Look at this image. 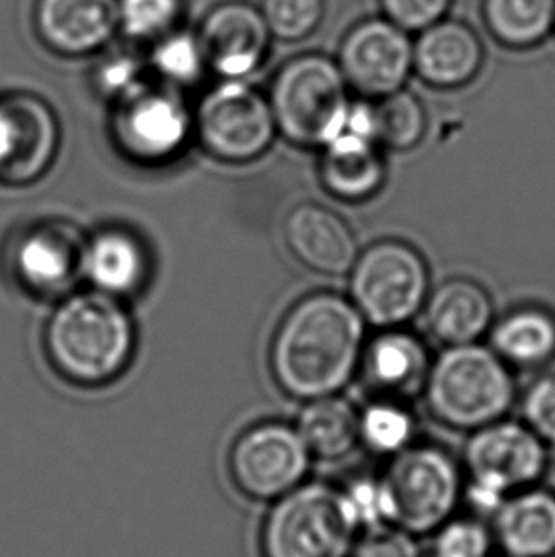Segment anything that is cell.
<instances>
[{
	"mask_svg": "<svg viewBox=\"0 0 555 557\" xmlns=\"http://www.w3.org/2000/svg\"><path fill=\"white\" fill-rule=\"evenodd\" d=\"M483 45L472 27L445 17L420 30L414 45V71L434 88L472 83L483 65Z\"/></svg>",
	"mask_w": 555,
	"mask_h": 557,
	"instance_id": "ac0fdd59",
	"label": "cell"
},
{
	"mask_svg": "<svg viewBox=\"0 0 555 557\" xmlns=\"http://www.w3.org/2000/svg\"><path fill=\"white\" fill-rule=\"evenodd\" d=\"M491 535L480 521L453 520L437 529L434 557H488Z\"/></svg>",
	"mask_w": 555,
	"mask_h": 557,
	"instance_id": "d6a6232c",
	"label": "cell"
},
{
	"mask_svg": "<svg viewBox=\"0 0 555 557\" xmlns=\"http://www.w3.org/2000/svg\"><path fill=\"white\" fill-rule=\"evenodd\" d=\"M45 352L67 383L98 388L128 370L136 352V325L124 302L101 292L69 294L45 327Z\"/></svg>",
	"mask_w": 555,
	"mask_h": 557,
	"instance_id": "7a4b0ae2",
	"label": "cell"
},
{
	"mask_svg": "<svg viewBox=\"0 0 555 557\" xmlns=\"http://www.w3.org/2000/svg\"><path fill=\"white\" fill-rule=\"evenodd\" d=\"M496 539L511 557L555 556V495L521 491L496 510Z\"/></svg>",
	"mask_w": 555,
	"mask_h": 557,
	"instance_id": "44dd1931",
	"label": "cell"
},
{
	"mask_svg": "<svg viewBox=\"0 0 555 557\" xmlns=\"http://www.w3.org/2000/svg\"><path fill=\"white\" fill-rule=\"evenodd\" d=\"M453 0H381L384 17L407 33H420L447 17Z\"/></svg>",
	"mask_w": 555,
	"mask_h": 557,
	"instance_id": "836d02e7",
	"label": "cell"
},
{
	"mask_svg": "<svg viewBox=\"0 0 555 557\" xmlns=\"http://www.w3.org/2000/svg\"><path fill=\"white\" fill-rule=\"evenodd\" d=\"M84 246L86 238L65 221L33 223L10 244L8 269L30 297H67L83 276Z\"/></svg>",
	"mask_w": 555,
	"mask_h": 557,
	"instance_id": "4fadbf2b",
	"label": "cell"
},
{
	"mask_svg": "<svg viewBox=\"0 0 555 557\" xmlns=\"http://www.w3.org/2000/svg\"><path fill=\"white\" fill-rule=\"evenodd\" d=\"M147 65L160 83L175 90L202 83L210 71L198 33L183 29L152 42Z\"/></svg>",
	"mask_w": 555,
	"mask_h": 557,
	"instance_id": "4316f807",
	"label": "cell"
},
{
	"mask_svg": "<svg viewBox=\"0 0 555 557\" xmlns=\"http://www.w3.org/2000/svg\"><path fill=\"white\" fill-rule=\"evenodd\" d=\"M297 430L312 457L343 459L360 440V414L338 396L310 399L300 411Z\"/></svg>",
	"mask_w": 555,
	"mask_h": 557,
	"instance_id": "cb8c5ba5",
	"label": "cell"
},
{
	"mask_svg": "<svg viewBox=\"0 0 555 557\" xmlns=\"http://www.w3.org/2000/svg\"><path fill=\"white\" fill-rule=\"evenodd\" d=\"M58 114L29 91L0 94V183L23 187L38 182L60 152Z\"/></svg>",
	"mask_w": 555,
	"mask_h": 557,
	"instance_id": "7c38bea8",
	"label": "cell"
},
{
	"mask_svg": "<svg viewBox=\"0 0 555 557\" xmlns=\"http://www.w3.org/2000/svg\"><path fill=\"white\" fill-rule=\"evenodd\" d=\"M465 460L473 503L483 510H498L508 495L541 478L546 449L529 426L501 419L473 430Z\"/></svg>",
	"mask_w": 555,
	"mask_h": 557,
	"instance_id": "9c48e42d",
	"label": "cell"
},
{
	"mask_svg": "<svg viewBox=\"0 0 555 557\" xmlns=\"http://www.w3.org/2000/svg\"><path fill=\"white\" fill-rule=\"evenodd\" d=\"M183 0H119V29L136 42H157L180 29Z\"/></svg>",
	"mask_w": 555,
	"mask_h": 557,
	"instance_id": "f1b7e54d",
	"label": "cell"
},
{
	"mask_svg": "<svg viewBox=\"0 0 555 557\" xmlns=\"http://www.w3.org/2000/svg\"><path fill=\"white\" fill-rule=\"evenodd\" d=\"M285 246L310 271L343 276L358 261L353 228L338 213L320 203H300L284 223Z\"/></svg>",
	"mask_w": 555,
	"mask_h": 557,
	"instance_id": "e0dca14e",
	"label": "cell"
},
{
	"mask_svg": "<svg viewBox=\"0 0 555 557\" xmlns=\"http://www.w3.org/2000/svg\"><path fill=\"white\" fill-rule=\"evenodd\" d=\"M411 437L414 419L404 407L377 401L360 414V440L373 451L396 455L409 447Z\"/></svg>",
	"mask_w": 555,
	"mask_h": 557,
	"instance_id": "f546056e",
	"label": "cell"
},
{
	"mask_svg": "<svg viewBox=\"0 0 555 557\" xmlns=\"http://www.w3.org/2000/svg\"><path fill=\"white\" fill-rule=\"evenodd\" d=\"M312 453L299 430L261 422L236 437L229 470L238 490L256 500H278L303 485Z\"/></svg>",
	"mask_w": 555,
	"mask_h": 557,
	"instance_id": "8fae6325",
	"label": "cell"
},
{
	"mask_svg": "<svg viewBox=\"0 0 555 557\" xmlns=\"http://www.w3.org/2000/svg\"><path fill=\"white\" fill-rule=\"evenodd\" d=\"M379 485L386 523L414 536L447 523L460 497L457 465L447 453L430 445L396 453Z\"/></svg>",
	"mask_w": 555,
	"mask_h": 557,
	"instance_id": "8992f818",
	"label": "cell"
},
{
	"mask_svg": "<svg viewBox=\"0 0 555 557\" xmlns=\"http://www.w3.org/2000/svg\"><path fill=\"white\" fill-rule=\"evenodd\" d=\"M360 525L345 491L299 485L278 498L264 521V557H350Z\"/></svg>",
	"mask_w": 555,
	"mask_h": 557,
	"instance_id": "5b68a950",
	"label": "cell"
},
{
	"mask_svg": "<svg viewBox=\"0 0 555 557\" xmlns=\"http://www.w3.org/2000/svg\"><path fill=\"white\" fill-rule=\"evenodd\" d=\"M350 557H420L414 535L399 529H373Z\"/></svg>",
	"mask_w": 555,
	"mask_h": 557,
	"instance_id": "d590c367",
	"label": "cell"
},
{
	"mask_svg": "<svg viewBox=\"0 0 555 557\" xmlns=\"http://www.w3.org/2000/svg\"><path fill=\"white\" fill-rule=\"evenodd\" d=\"M377 144L394 151H409L422 141L427 132V113L419 98L402 88L386 98L377 99Z\"/></svg>",
	"mask_w": 555,
	"mask_h": 557,
	"instance_id": "83f0119b",
	"label": "cell"
},
{
	"mask_svg": "<svg viewBox=\"0 0 555 557\" xmlns=\"http://www.w3.org/2000/svg\"><path fill=\"white\" fill-rule=\"evenodd\" d=\"M527 426L542 442L555 444V376H546L527 392L523 401Z\"/></svg>",
	"mask_w": 555,
	"mask_h": 557,
	"instance_id": "e575fe53",
	"label": "cell"
},
{
	"mask_svg": "<svg viewBox=\"0 0 555 557\" xmlns=\"http://www.w3.org/2000/svg\"><path fill=\"white\" fill-rule=\"evenodd\" d=\"M111 132L126 159L141 166H162L187 147L195 134V113L181 90L149 83L114 103Z\"/></svg>",
	"mask_w": 555,
	"mask_h": 557,
	"instance_id": "30bf717a",
	"label": "cell"
},
{
	"mask_svg": "<svg viewBox=\"0 0 555 557\" xmlns=\"http://www.w3.org/2000/svg\"><path fill=\"white\" fill-rule=\"evenodd\" d=\"M348 503L353 506L354 516L361 528L379 529L386 523V513H384L383 493L379 482L354 483L350 490L345 491Z\"/></svg>",
	"mask_w": 555,
	"mask_h": 557,
	"instance_id": "8d00e7d4",
	"label": "cell"
},
{
	"mask_svg": "<svg viewBox=\"0 0 555 557\" xmlns=\"http://www.w3.org/2000/svg\"><path fill=\"white\" fill-rule=\"evenodd\" d=\"M493 348L504 362L539 366L555 352V320L539 309H523L504 318L493 332Z\"/></svg>",
	"mask_w": 555,
	"mask_h": 557,
	"instance_id": "484cf974",
	"label": "cell"
},
{
	"mask_svg": "<svg viewBox=\"0 0 555 557\" xmlns=\"http://www.w3.org/2000/svg\"><path fill=\"white\" fill-rule=\"evenodd\" d=\"M38 40L63 58L101 52L119 30V0H37Z\"/></svg>",
	"mask_w": 555,
	"mask_h": 557,
	"instance_id": "2e32d148",
	"label": "cell"
},
{
	"mask_svg": "<svg viewBox=\"0 0 555 557\" xmlns=\"http://www.w3.org/2000/svg\"><path fill=\"white\" fill-rule=\"evenodd\" d=\"M149 251L141 238L121 226H109L90 236L84 246L83 276L91 289L126 299L149 282Z\"/></svg>",
	"mask_w": 555,
	"mask_h": 557,
	"instance_id": "d6986e66",
	"label": "cell"
},
{
	"mask_svg": "<svg viewBox=\"0 0 555 557\" xmlns=\"http://www.w3.org/2000/svg\"><path fill=\"white\" fill-rule=\"evenodd\" d=\"M261 12L272 37L299 42L320 27L325 0H263Z\"/></svg>",
	"mask_w": 555,
	"mask_h": 557,
	"instance_id": "4dcf8cb0",
	"label": "cell"
},
{
	"mask_svg": "<svg viewBox=\"0 0 555 557\" xmlns=\"http://www.w3.org/2000/svg\"><path fill=\"white\" fill-rule=\"evenodd\" d=\"M320 177L331 195L346 202H361L381 190L386 168L375 141L343 132L323 147Z\"/></svg>",
	"mask_w": 555,
	"mask_h": 557,
	"instance_id": "7402d4cb",
	"label": "cell"
},
{
	"mask_svg": "<svg viewBox=\"0 0 555 557\" xmlns=\"http://www.w3.org/2000/svg\"><path fill=\"white\" fill-rule=\"evenodd\" d=\"M271 101L246 81H219L195 111V136L203 151L226 164H248L276 137Z\"/></svg>",
	"mask_w": 555,
	"mask_h": 557,
	"instance_id": "ba28073f",
	"label": "cell"
},
{
	"mask_svg": "<svg viewBox=\"0 0 555 557\" xmlns=\"http://www.w3.org/2000/svg\"><path fill=\"white\" fill-rule=\"evenodd\" d=\"M196 33L208 67L221 81H248L263 65L274 38L261 8L244 0L211 8Z\"/></svg>",
	"mask_w": 555,
	"mask_h": 557,
	"instance_id": "9a60e30c",
	"label": "cell"
},
{
	"mask_svg": "<svg viewBox=\"0 0 555 557\" xmlns=\"http://www.w3.org/2000/svg\"><path fill=\"white\" fill-rule=\"evenodd\" d=\"M348 83L335 60L303 53L284 63L272 78L276 128L293 145L325 147L343 134L350 109Z\"/></svg>",
	"mask_w": 555,
	"mask_h": 557,
	"instance_id": "3957f363",
	"label": "cell"
},
{
	"mask_svg": "<svg viewBox=\"0 0 555 557\" xmlns=\"http://www.w3.org/2000/svg\"><path fill=\"white\" fill-rule=\"evenodd\" d=\"M363 370L377 388L411 396L427 384V348L411 333L391 327L363 348Z\"/></svg>",
	"mask_w": 555,
	"mask_h": 557,
	"instance_id": "603a6c76",
	"label": "cell"
},
{
	"mask_svg": "<svg viewBox=\"0 0 555 557\" xmlns=\"http://www.w3.org/2000/svg\"><path fill=\"white\" fill-rule=\"evenodd\" d=\"M388 17H369L346 33L338 67L353 90L381 99L402 90L414 73V38Z\"/></svg>",
	"mask_w": 555,
	"mask_h": 557,
	"instance_id": "5bb4252c",
	"label": "cell"
},
{
	"mask_svg": "<svg viewBox=\"0 0 555 557\" xmlns=\"http://www.w3.org/2000/svg\"><path fill=\"white\" fill-rule=\"evenodd\" d=\"M428 267L417 249L404 242L373 244L350 271V295L363 320L379 327H399L424 309Z\"/></svg>",
	"mask_w": 555,
	"mask_h": 557,
	"instance_id": "52a82bcc",
	"label": "cell"
},
{
	"mask_svg": "<svg viewBox=\"0 0 555 557\" xmlns=\"http://www.w3.org/2000/svg\"><path fill=\"white\" fill-rule=\"evenodd\" d=\"M483 17L498 42L523 50L555 29V0H483Z\"/></svg>",
	"mask_w": 555,
	"mask_h": 557,
	"instance_id": "d4e9b609",
	"label": "cell"
},
{
	"mask_svg": "<svg viewBox=\"0 0 555 557\" xmlns=\"http://www.w3.org/2000/svg\"><path fill=\"white\" fill-rule=\"evenodd\" d=\"M366 325L353 301L312 294L295 302L278 325L271 371L292 398L335 396L350 383L363 356Z\"/></svg>",
	"mask_w": 555,
	"mask_h": 557,
	"instance_id": "6da1fadb",
	"label": "cell"
},
{
	"mask_svg": "<svg viewBox=\"0 0 555 557\" xmlns=\"http://www.w3.org/2000/svg\"><path fill=\"white\" fill-rule=\"evenodd\" d=\"M147 81V65L132 53L119 52L99 61L94 71V86L103 98L119 103L134 91L141 90Z\"/></svg>",
	"mask_w": 555,
	"mask_h": 557,
	"instance_id": "1f68e13d",
	"label": "cell"
},
{
	"mask_svg": "<svg viewBox=\"0 0 555 557\" xmlns=\"http://www.w3.org/2000/svg\"><path fill=\"white\" fill-rule=\"evenodd\" d=\"M427 401L451 429L478 430L501 421L514 401V379L503 358L478 343L449 347L428 371Z\"/></svg>",
	"mask_w": 555,
	"mask_h": 557,
	"instance_id": "277c9868",
	"label": "cell"
},
{
	"mask_svg": "<svg viewBox=\"0 0 555 557\" xmlns=\"http://www.w3.org/2000/svg\"><path fill=\"white\" fill-rule=\"evenodd\" d=\"M428 332L447 347L472 345L493 322V302L488 292L472 280L443 282L424 305Z\"/></svg>",
	"mask_w": 555,
	"mask_h": 557,
	"instance_id": "ffe728a7",
	"label": "cell"
}]
</instances>
